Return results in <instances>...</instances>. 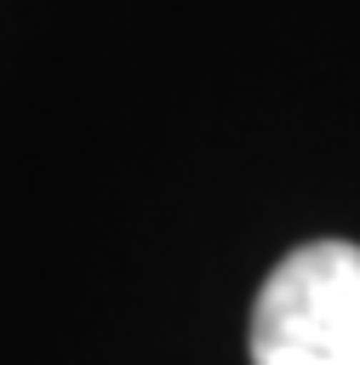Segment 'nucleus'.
<instances>
[{
  "label": "nucleus",
  "mask_w": 360,
  "mask_h": 365,
  "mask_svg": "<svg viewBox=\"0 0 360 365\" xmlns=\"http://www.w3.org/2000/svg\"><path fill=\"white\" fill-rule=\"evenodd\" d=\"M251 365H360V245L280 257L251 308Z\"/></svg>",
  "instance_id": "f257e3e1"
}]
</instances>
